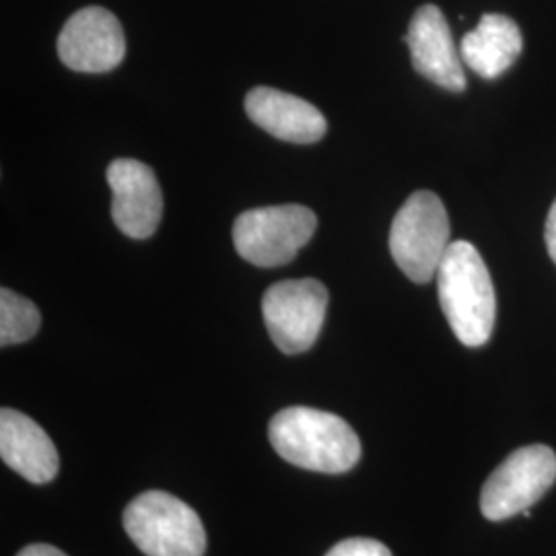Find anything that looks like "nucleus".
<instances>
[{
  "label": "nucleus",
  "instance_id": "nucleus-1",
  "mask_svg": "<svg viewBox=\"0 0 556 556\" xmlns=\"http://www.w3.org/2000/svg\"><path fill=\"white\" fill-rule=\"evenodd\" d=\"M268 438L278 456L303 470L344 475L361 457V441L353 427L332 413L291 406L270 420Z\"/></svg>",
  "mask_w": 556,
  "mask_h": 556
},
{
  "label": "nucleus",
  "instance_id": "nucleus-2",
  "mask_svg": "<svg viewBox=\"0 0 556 556\" xmlns=\"http://www.w3.org/2000/svg\"><path fill=\"white\" fill-rule=\"evenodd\" d=\"M438 295L452 332L466 346L489 342L497 318L491 273L470 241H452L438 268Z\"/></svg>",
  "mask_w": 556,
  "mask_h": 556
},
{
  "label": "nucleus",
  "instance_id": "nucleus-3",
  "mask_svg": "<svg viewBox=\"0 0 556 556\" xmlns=\"http://www.w3.org/2000/svg\"><path fill=\"white\" fill-rule=\"evenodd\" d=\"M122 519L126 534L147 556H202L206 551L199 514L169 493H142Z\"/></svg>",
  "mask_w": 556,
  "mask_h": 556
},
{
  "label": "nucleus",
  "instance_id": "nucleus-4",
  "mask_svg": "<svg viewBox=\"0 0 556 556\" xmlns=\"http://www.w3.org/2000/svg\"><path fill=\"white\" fill-rule=\"evenodd\" d=\"M450 243V217L443 202L429 190H418L392 223L390 252L397 268L413 282H429L438 277Z\"/></svg>",
  "mask_w": 556,
  "mask_h": 556
},
{
  "label": "nucleus",
  "instance_id": "nucleus-5",
  "mask_svg": "<svg viewBox=\"0 0 556 556\" xmlns=\"http://www.w3.org/2000/svg\"><path fill=\"white\" fill-rule=\"evenodd\" d=\"M318 227L314 211L301 204H278L245 211L233 225L239 256L260 268L289 264L309 243Z\"/></svg>",
  "mask_w": 556,
  "mask_h": 556
},
{
  "label": "nucleus",
  "instance_id": "nucleus-6",
  "mask_svg": "<svg viewBox=\"0 0 556 556\" xmlns=\"http://www.w3.org/2000/svg\"><path fill=\"white\" fill-rule=\"evenodd\" d=\"M328 291L316 278L282 280L262 299V316L273 342L285 355H301L318 340Z\"/></svg>",
  "mask_w": 556,
  "mask_h": 556
},
{
  "label": "nucleus",
  "instance_id": "nucleus-7",
  "mask_svg": "<svg viewBox=\"0 0 556 556\" xmlns=\"http://www.w3.org/2000/svg\"><path fill=\"white\" fill-rule=\"evenodd\" d=\"M556 454L546 445H528L505 457L480 495V511L503 521L528 511L555 484Z\"/></svg>",
  "mask_w": 556,
  "mask_h": 556
},
{
  "label": "nucleus",
  "instance_id": "nucleus-8",
  "mask_svg": "<svg viewBox=\"0 0 556 556\" xmlns=\"http://www.w3.org/2000/svg\"><path fill=\"white\" fill-rule=\"evenodd\" d=\"M56 48L62 64L77 73H108L126 56V38L114 13L85 7L64 23Z\"/></svg>",
  "mask_w": 556,
  "mask_h": 556
},
{
  "label": "nucleus",
  "instance_id": "nucleus-9",
  "mask_svg": "<svg viewBox=\"0 0 556 556\" xmlns=\"http://www.w3.org/2000/svg\"><path fill=\"white\" fill-rule=\"evenodd\" d=\"M105 178L114 192L112 217L119 231L132 239L151 238L163 215L155 172L137 160H116L108 167Z\"/></svg>",
  "mask_w": 556,
  "mask_h": 556
},
{
  "label": "nucleus",
  "instance_id": "nucleus-10",
  "mask_svg": "<svg viewBox=\"0 0 556 556\" xmlns=\"http://www.w3.org/2000/svg\"><path fill=\"white\" fill-rule=\"evenodd\" d=\"M406 43L418 75L447 91H464L466 75L447 20L435 4L420 7L410 21Z\"/></svg>",
  "mask_w": 556,
  "mask_h": 556
},
{
  "label": "nucleus",
  "instance_id": "nucleus-11",
  "mask_svg": "<svg viewBox=\"0 0 556 556\" xmlns=\"http://www.w3.org/2000/svg\"><path fill=\"white\" fill-rule=\"evenodd\" d=\"M245 112L268 135L298 144L318 142L328 128L316 105L273 87L252 89L245 96Z\"/></svg>",
  "mask_w": 556,
  "mask_h": 556
},
{
  "label": "nucleus",
  "instance_id": "nucleus-12",
  "mask_svg": "<svg viewBox=\"0 0 556 556\" xmlns=\"http://www.w3.org/2000/svg\"><path fill=\"white\" fill-rule=\"evenodd\" d=\"M0 456L20 477L46 484L59 475V452L34 418L13 408L0 410Z\"/></svg>",
  "mask_w": 556,
  "mask_h": 556
},
{
  "label": "nucleus",
  "instance_id": "nucleus-13",
  "mask_svg": "<svg viewBox=\"0 0 556 556\" xmlns=\"http://www.w3.org/2000/svg\"><path fill=\"white\" fill-rule=\"evenodd\" d=\"M523 38L516 21L507 15L486 13L477 29L464 36L462 60L482 79H497L521 54Z\"/></svg>",
  "mask_w": 556,
  "mask_h": 556
},
{
  "label": "nucleus",
  "instance_id": "nucleus-14",
  "mask_svg": "<svg viewBox=\"0 0 556 556\" xmlns=\"http://www.w3.org/2000/svg\"><path fill=\"white\" fill-rule=\"evenodd\" d=\"M41 326L38 307L11 289L0 291V344L11 346L36 337Z\"/></svg>",
  "mask_w": 556,
  "mask_h": 556
},
{
  "label": "nucleus",
  "instance_id": "nucleus-15",
  "mask_svg": "<svg viewBox=\"0 0 556 556\" xmlns=\"http://www.w3.org/2000/svg\"><path fill=\"white\" fill-rule=\"evenodd\" d=\"M326 556H392L390 548L371 538H349L332 546Z\"/></svg>",
  "mask_w": 556,
  "mask_h": 556
},
{
  "label": "nucleus",
  "instance_id": "nucleus-16",
  "mask_svg": "<svg viewBox=\"0 0 556 556\" xmlns=\"http://www.w3.org/2000/svg\"><path fill=\"white\" fill-rule=\"evenodd\" d=\"M544 239H546V248H548V254L556 264V200L551 206V213H548V219H546V227H544Z\"/></svg>",
  "mask_w": 556,
  "mask_h": 556
},
{
  "label": "nucleus",
  "instance_id": "nucleus-17",
  "mask_svg": "<svg viewBox=\"0 0 556 556\" xmlns=\"http://www.w3.org/2000/svg\"><path fill=\"white\" fill-rule=\"evenodd\" d=\"M17 556H66L59 548L50 546V544H31L27 548H23Z\"/></svg>",
  "mask_w": 556,
  "mask_h": 556
}]
</instances>
